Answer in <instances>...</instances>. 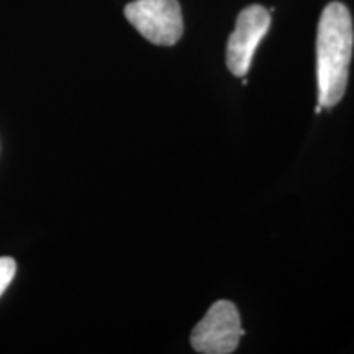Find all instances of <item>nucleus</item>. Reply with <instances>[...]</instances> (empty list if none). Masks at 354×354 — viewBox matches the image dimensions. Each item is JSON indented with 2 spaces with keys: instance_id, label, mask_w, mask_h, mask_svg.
Instances as JSON below:
<instances>
[{
  "instance_id": "4",
  "label": "nucleus",
  "mask_w": 354,
  "mask_h": 354,
  "mask_svg": "<svg viewBox=\"0 0 354 354\" xmlns=\"http://www.w3.org/2000/svg\"><path fill=\"white\" fill-rule=\"evenodd\" d=\"M271 26V15L261 6H250L240 12L234 32L227 44V66L230 73L243 77L250 71L256 48Z\"/></svg>"
},
{
  "instance_id": "3",
  "label": "nucleus",
  "mask_w": 354,
  "mask_h": 354,
  "mask_svg": "<svg viewBox=\"0 0 354 354\" xmlns=\"http://www.w3.org/2000/svg\"><path fill=\"white\" fill-rule=\"evenodd\" d=\"M243 335L236 305L218 300L209 308L190 335V343L202 354H230L236 349Z\"/></svg>"
},
{
  "instance_id": "2",
  "label": "nucleus",
  "mask_w": 354,
  "mask_h": 354,
  "mask_svg": "<svg viewBox=\"0 0 354 354\" xmlns=\"http://www.w3.org/2000/svg\"><path fill=\"white\" fill-rule=\"evenodd\" d=\"M125 17L141 37L158 46H172L184 33L177 0H133L125 7Z\"/></svg>"
},
{
  "instance_id": "1",
  "label": "nucleus",
  "mask_w": 354,
  "mask_h": 354,
  "mask_svg": "<svg viewBox=\"0 0 354 354\" xmlns=\"http://www.w3.org/2000/svg\"><path fill=\"white\" fill-rule=\"evenodd\" d=\"M354 43L353 19L342 2H331L322 12L317 35L318 104L331 109L343 99Z\"/></svg>"
},
{
  "instance_id": "5",
  "label": "nucleus",
  "mask_w": 354,
  "mask_h": 354,
  "mask_svg": "<svg viewBox=\"0 0 354 354\" xmlns=\"http://www.w3.org/2000/svg\"><path fill=\"white\" fill-rule=\"evenodd\" d=\"M17 274V263L15 259L3 256L0 258V295L7 290V287L10 286Z\"/></svg>"
}]
</instances>
